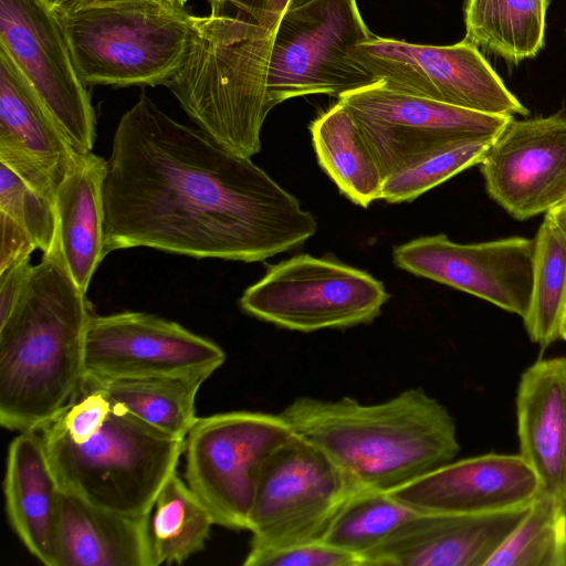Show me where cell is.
I'll return each mask as SVG.
<instances>
[{
  "mask_svg": "<svg viewBox=\"0 0 566 566\" xmlns=\"http://www.w3.org/2000/svg\"><path fill=\"white\" fill-rule=\"evenodd\" d=\"M103 201L106 253L146 247L260 262L317 229L315 217L251 158L172 119L146 94L119 119Z\"/></svg>",
  "mask_w": 566,
  "mask_h": 566,
  "instance_id": "1",
  "label": "cell"
},
{
  "mask_svg": "<svg viewBox=\"0 0 566 566\" xmlns=\"http://www.w3.org/2000/svg\"><path fill=\"white\" fill-rule=\"evenodd\" d=\"M280 413L360 489L390 492L452 461L460 450L454 419L419 387L378 403L298 397Z\"/></svg>",
  "mask_w": 566,
  "mask_h": 566,
  "instance_id": "2",
  "label": "cell"
},
{
  "mask_svg": "<svg viewBox=\"0 0 566 566\" xmlns=\"http://www.w3.org/2000/svg\"><path fill=\"white\" fill-rule=\"evenodd\" d=\"M91 315L56 237L0 324L3 428L18 433L38 430L69 403L85 375L84 335Z\"/></svg>",
  "mask_w": 566,
  "mask_h": 566,
  "instance_id": "3",
  "label": "cell"
},
{
  "mask_svg": "<svg viewBox=\"0 0 566 566\" xmlns=\"http://www.w3.org/2000/svg\"><path fill=\"white\" fill-rule=\"evenodd\" d=\"M273 23L219 13L193 15L181 67L166 83L199 129L251 158L272 109L268 94Z\"/></svg>",
  "mask_w": 566,
  "mask_h": 566,
  "instance_id": "4",
  "label": "cell"
},
{
  "mask_svg": "<svg viewBox=\"0 0 566 566\" xmlns=\"http://www.w3.org/2000/svg\"><path fill=\"white\" fill-rule=\"evenodd\" d=\"M76 69L87 86H158L181 67L193 15L178 0L57 3Z\"/></svg>",
  "mask_w": 566,
  "mask_h": 566,
  "instance_id": "5",
  "label": "cell"
},
{
  "mask_svg": "<svg viewBox=\"0 0 566 566\" xmlns=\"http://www.w3.org/2000/svg\"><path fill=\"white\" fill-rule=\"evenodd\" d=\"M38 430L63 490L133 516L149 514L185 450V439L151 428L113 402L106 419L83 440Z\"/></svg>",
  "mask_w": 566,
  "mask_h": 566,
  "instance_id": "6",
  "label": "cell"
},
{
  "mask_svg": "<svg viewBox=\"0 0 566 566\" xmlns=\"http://www.w3.org/2000/svg\"><path fill=\"white\" fill-rule=\"evenodd\" d=\"M356 0H312L273 22L268 94L272 106L312 94L336 96L377 83L352 56L370 39Z\"/></svg>",
  "mask_w": 566,
  "mask_h": 566,
  "instance_id": "7",
  "label": "cell"
},
{
  "mask_svg": "<svg viewBox=\"0 0 566 566\" xmlns=\"http://www.w3.org/2000/svg\"><path fill=\"white\" fill-rule=\"evenodd\" d=\"M294 434L281 413L238 410L197 418L185 438V480L214 524L249 531L260 470Z\"/></svg>",
  "mask_w": 566,
  "mask_h": 566,
  "instance_id": "8",
  "label": "cell"
},
{
  "mask_svg": "<svg viewBox=\"0 0 566 566\" xmlns=\"http://www.w3.org/2000/svg\"><path fill=\"white\" fill-rule=\"evenodd\" d=\"M358 490L324 451L295 433L260 470L248 554L323 541L338 510Z\"/></svg>",
  "mask_w": 566,
  "mask_h": 566,
  "instance_id": "9",
  "label": "cell"
},
{
  "mask_svg": "<svg viewBox=\"0 0 566 566\" xmlns=\"http://www.w3.org/2000/svg\"><path fill=\"white\" fill-rule=\"evenodd\" d=\"M389 294L366 271L332 258L294 255L270 265L240 298L251 316L303 333L373 322Z\"/></svg>",
  "mask_w": 566,
  "mask_h": 566,
  "instance_id": "10",
  "label": "cell"
},
{
  "mask_svg": "<svg viewBox=\"0 0 566 566\" xmlns=\"http://www.w3.org/2000/svg\"><path fill=\"white\" fill-rule=\"evenodd\" d=\"M350 54L389 90L484 114H528L478 46L465 39L427 45L373 35Z\"/></svg>",
  "mask_w": 566,
  "mask_h": 566,
  "instance_id": "11",
  "label": "cell"
},
{
  "mask_svg": "<svg viewBox=\"0 0 566 566\" xmlns=\"http://www.w3.org/2000/svg\"><path fill=\"white\" fill-rule=\"evenodd\" d=\"M337 102L353 116L384 179L454 142L495 137L514 118L403 94L380 82L346 93Z\"/></svg>",
  "mask_w": 566,
  "mask_h": 566,
  "instance_id": "12",
  "label": "cell"
},
{
  "mask_svg": "<svg viewBox=\"0 0 566 566\" xmlns=\"http://www.w3.org/2000/svg\"><path fill=\"white\" fill-rule=\"evenodd\" d=\"M0 48L15 62L80 154L91 153L96 117L53 0H0Z\"/></svg>",
  "mask_w": 566,
  "mask_h": 566,
  "instance_id": "13",
  "label": "cell"
},
{
  "mask_svg": "<svg viewBox=\"0 0 566 566\" xmlns=\"http://www.w3.org/2000/svg\"><path fill=\"white\" fill-rule=\"evenodd\" d=\"M224 360L213 340L154 314H92L85 328L84 370L97 379L213 374Z\"/></svg>",
  "mask_w": 566,
  "mask_h": 566,
  "instance_id": "14",
  "label": "cell"
},
{
  "mask_svg": "<svg viewBox=\"0 0 566 566\" xmlns=\"http://www.w3.org/2000/svg\"><path fill=\"white\" fill-rule=\"evenodd\" d=\"M534 254V238L458 243L443 233L413 239L396 245L392 252L398 268L469 293L522 318L533 290Z\"/></svg>",
  "mask_w": 566,
  "mask_h": 566,
  "instance_id": "15",
  "label": "cell"
},
{
  "mask_svg": "<svg viewBox=\"0 0 566 566\" xmlns=\"http://www.w3.org/2000/svg\"><path fill=\"white\" fill-rule=\"evenodd\" d=\"M488 193L526 220L566 200V116L512 118L479 164Z\"/></svg>",
  "mask_w": 566,
  "mask_h": 566,
  "instance_id": "16",
  "label": "cell"
},
{
  "mask_svg": "<svg viewBox=\"0 0 566 566\" xmlns=\"http://www.w3.org/2000/svg\"><path fill=\"white\" fill-rule=\"evenodd\" d=\"M542 491L520 454L450 461L389 493L417 512L483 515L527 509Z\"/></svg>",
  "mask_w": 566,
  "mask_h": 566,
  "instance_id": "17",
  "label": "cell"
},
{
  "mask_svg": "<svg viewBox=\"0 0 566 566\" xmlns=\"http://www.w3.org/2000/svg\"><path fill=\"white\" fill-rule=\"evenodd\" d=\"M66 134L0 48V163L54 202L76 155Z\"/></svg>",
  "mask_w": 566,
  "mask_h": 566,
  "instance_id": "18",
  "label": "cell"
},
{
  "mask_svg": "<svg viewBox=\"0 0 566 566\" xmlns=\"http://www.w3.org/2000/svg\"><path fill=\"white\" fill-rule=\"evenodd\" d=\"M526 510L483 515L418 512L365 556V566H485Z\"/></svg>",
  "mask_w": 566,
  "mask_h": 566,
  "instance_id": "19",
  "label": "cell"
},
{
  "mask_svg": "<svg viewBox=\"0 0 566 566\" xmlns=\"http://www.w3.org/2000/svg\"><path fill=\"white\" fill-rule=\"evenodd\" d=\"M520 455L542 491L566 501V357L536 360L516 394Z\"/></svg>",
  "mask_w": 566,
  "mask_h": 566,
  "instance_id": "20",
  "label": "cell"
},
{
  "mask_svg": "<svg viewBox=\"0 0 566 566\" xmlns=\"http://www.w3.org/2000/svg\"><path fill=\"white\" fill-rule=\"evenodd\" d=\"M61 490L40 431L19 432L8 449L6 512L27 549L46 566H55Z\"/></svg>",
  "mask_w": 566,
  "mask_h": 566,
  "instance_id": "21",
  "label": "cell"
},
{
  "mask_svg": "<svg viewBox=\"0 0 566 566\" xmlns=\"http://www.w3.org/2000/svg\"><path fill=\"white\" fill-rule=\"evenodd\" d=\"M148 517L111 511L62 489L55 566H153Z\"/></svg>",
  "mask_w": 566,
  "mask_h": 566,
  "instance_id": "22",
  "label": "cell"
},
{
  "mask_svg": "<svg viewBox=\"0 0 566 566\" xmlns=\"http://www.w3.org/2000/svg\"><path fill=\"white\" fill-rule=\"evenodd\" d=\"M107 160L77 154L56 188V237L67 270L86 294L91 280L107 254L104 239L103 185Z\"/></svg>",
  "mask_w": 566,
  "mask_h": 566,
  "instance_id": "23",
  "label": "cell"
},
{
  "mask_svg": "<svg viewBox=\"0 0 566 566\" xmlns=\"http://www.w3.org/2000/svg\"><path fill=\"white\" fill-rule=\"evenodd\" d=\"M211 375L193 373L95 379L115 406L171 438L185 439L198 418L197 394Z\"/></svg>",
  "mask_w": 566,
  "mask_h": 566,
  "instance_id": "24",
  "label": "cell"
},
{
  "mask_svg": "<svg viewBox=\"0 0 566 566\" xmlns=\"http://www.w3.org/2000/svg\"><path fill=\"white\" fill-rule=\"evenodd\" d=\"M310 132L319 166L349 200L367 208L380 199L384 178L345 106L322 113Z\"/></svg>",
  "mask_w": 566,
  "mask_h": 566,
  "instance_id": "25",
  "label": "cell"
},
{
  "mask_svg": "<svg viewBox=\"0 0 566 566\" xmlns=\"http://www.w3.org/2000/svg\"><path fill=\"white\" fill-rule=\"evenodd\" d=\"M548 0H465V40L518 63L543 48Z\"/></svg>",
  "mask_w": 566,
  "mask_h": 566,
  "instance_id": "26",
  "label": "cell"
},
{
  "mask_svg": "<svg viewBox=\"0 0 566 566\" xmlns=\"http://www.w3.org/2000/svg\"><path fill=\"white\" fill-rule=\"evenodd\" d=\"M214 520L208 507L174 472L158 492L148 517L153 566L181 564L202 551Z\"/></svg>",
  "mask_w": 566,
  "mask_h": 566,
  "instance_id": "27",
  "label": "cell"
},
{
  "mask_svg": "<svg viewBox=\"0 0 566 566\" xmlns=\"http://www.w3.org/2000/svg\"><path fill=\"white\" fill-rule=\"evenodd\" d=\"M534 239L533 290L523 321L531 340L545 349L560 338L566 313V233L545 214Z\"/></svg>",
  "mask_w": 566,
  "mask_h": 566,
  "instance_id": "28",
  "label": "cell"
},
{
  "mask_svg": "<svg viewBox=\"0 0 566 566\" xmlns=\"http://www.w3.org/2000/svg\"><path fill=\"white\" fill-rule=\"evenodd\" d=\"M485 566H566V501L541 491Z\"/></svg>",
  "mask_w": 566,
  "mask_h": 566,
  "instance_id": "29",
  "label": "cell"
},
{
  "mask_svg": "<svg viewBox=\"0 0 566 566\" xmlns=\"http://www.w3.org/2000/svg\"><path fill=\"white\" fill-rule=\"evenodd\" d=\"M418 512L389 492L360 489L338 510L323 541L365 556Z\"/></svg>",
  "mask_w": 566,
  "mask_h": 566,
  "instance_id": "30",
  "label": "cell"
},
{
  "mask_svg": "<svg viewBox=\"0 0 566 566\" xmlns=\"http://www.w3.org/2000/svg\"><path fill=\"white\" fill-rule=\"evenodd\" d=\"M495 137H473L454 142L415 165L388 176L382 181L380 199L390 203L415 200L464 169L479 165Z\"/></svg>",
  "mask_w": 566,
  "mask_h": 566,
  "instance_id": "31",
  "label": "cell"
},
{
  "mask_svg": "<svg viewBox=\"0 0 566 566\" xmlns=\"http://www.w3.org/2000/svg\"><path fill=\"white\" fill-rule=\"evenodd\" d=\"M0 211L19 223L43 254L52 249L57 227L54 202L33 190L1 163Z\"/></svg>",
  "mask_w": 566,
  "mask_h": 566,
  "instance_id": "32",
  "label": "cell"
},
{
  "mask_svg": "<svg viewBox=\"0 0 566 566\" xmlns=\"http://www.w3.org/2000/svg\"><path fill=\"white\" fill-rule=\"evenodd\" d=\"M244 566H365L361 557L324 541H311L281 549L247 554Z\"/></svg>",
  "mask_w": 566,
  "mask_h": 566,
  "instance_id": "33",
  "label": "cell"
},
{
  "mask_svg": "<svg viewBox=\"0 0 566 566\" xmlns=\"http://www.w3.org/2000/svg\"><path fill=\"white\" fill-rule=\"evenodd\" d=\"M0 273L30 258L38 249L29 233L11 217L0 211Z\"/></svg>",
  "mask_w": 566,
  "mask_h": 566,
  "instance_id": "34",
  "label": "cell"
},
{
  "mask_svg": "<svg viewBox=\"0 0 566 566\" xmlns=\"http://www.w3.org/2000/svg\"><path fill=\"white\" fill-rule=\"evenodd\" d=\"M33 265L30 258L0 273V324L6 322L24 292Z\"/></svg>",
  "mask_w": 566,
  "mask_h": 566,
  "instance_id": "35",
  "label": "cell"
},
{
  "mask_svg": "<svg viewBox=\"0 0 566 566\" xmlns=\"http://www.w3.org/2000/svg\"><path fill=\"white\" fill-rule=\"evenodd\" d=\"M287 2L289 0H262V8L258 17L271 23L275 22L286 9Z\"/></svg>",
  "mask_w": 566,
  "mask_h": 566,
  "instance_id": "36",
  "label": "cell"
},
{
  "mask_svg": "<svg viewBox=\"0 0 566 566\" xmlns=\"http://www.w3.org/2000/svg\"><path fill=\"white\" fill-rule=\"evenodd\" d=\"M566 233V200L546 213Z\"/></svg>",
  "mask_w": 566,
  "mask_h": 566,
  "instance_id": "37",
  "label": "cell"
},
{
  "mask_svg": "<svg viewBox=\"0 0 566 566\" xmlns=\"http://www.w3.org/2000/svg\"><path fill=\"white\" fill-rule=\"evenodd\" d=\"M310 1H312V0H289L287 6H286V9L296 8V7H298V6H302V4L307 3V2H310ZM286 9H285V10H286ZM285 10H284V11H285Z\"/></svg>",
  "mask_w": 566,
  "mask_h": 566,
  "instance_id": "38",
  "label": "cell"
},
{
  "mask_svg": "<svg viewBox=\"0 0 566 566\" xmlns=\"http://www.w3.org/2000/svg\"><path fill=\"white\" fill-rule=\"evenodd\" d=\"M560 338L566 340V313L562 324Z\"/></svg>",
  "mask_w": 566,
  "mask_h": 566,
  "instance_id": "39",
  "label": "cell"
},
{
  "mask_svg": "<svg viewBox=\"0 0 566 566\" xmlns=\"http://www.w3.org/2000/svg\"><path fill=\"white\" fill-rule=\"evenodd\" d=\"M228 0H212L213 7H220Z\"/></svg>",
  "mask_w": 566,
  "mask_h": 566,
  "instance_id": "40",
  "label": "cell"
},
{
  "mask_svg": "<svg viewBox=\"0 0 566 566\" xmlns=\"http://www.w3.org/2000/svg\"><path fill=\"white\" fill-rule=\"evenodd\" d=\"M55 1L56 3H64V2H69V1H81V0H53Z\"/></svg>",
  "mask_w": 566,
  "mask_h": 566,
  "instance_id": "41",
  "label": "cell"
},
{
  "mask_svg": "<svg viewBox=\"0 0 566 566\" xmlns=\"http://www.w3.org/2000/svg\"><path fill=\"white\" fill-rule=\"evenodd\" d=\"M180 1L182 4H186L188 0H178Z\"/></svg>",
  "mask_w": 566,
  "mask_h": 566,
  "instance_id": "42",
  "label": "cell"
}]
</instances>
